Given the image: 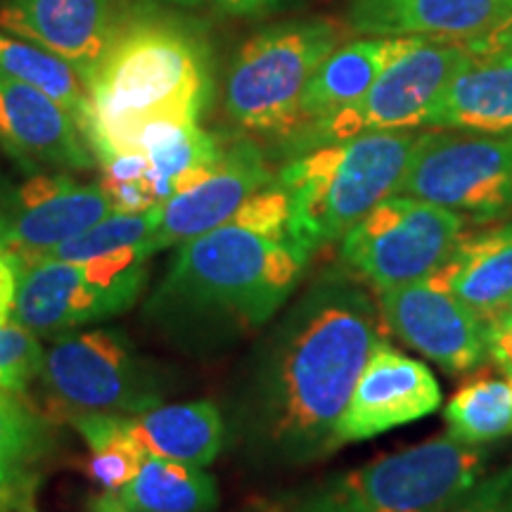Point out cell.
Masks as SVG:
<instances>
[{"mask_svg":"<svg viewBox=\"0 0 512 512\" xmlns=\"http://www.w3.org/2000/svg\"><path fill=\"white\" fill-rule=\"evenodd\" d=\"M41 377L62 406L136 415L159 406L162 384L121 332L86 330L57 339Z\"/></svg>","mask_w":512,"mask_h":512,"instance_id":"obj_10","label":"cell"},{"mask_svg":"<svg viewBox=\"0 0 512 512\" xmlns=\"http://www.w3.org/2000/svg\"><path fill=\"white\" fill-rule=\"evenodd\" d=\"M505 313H512V302H510V306H508V311H505Z\"/></svg>","mask_w":512,"mask_h":512,"instance_id":"obj_38","label":"cell"},{"mask_svg":"<svg viewBox=\"0 0 512 512\" xmlns=\"http://www.w3.org/2000/svg\"><path fill=\"white\" fill-rule=\"evenodd\" d=\"M425 38L377 36L337 46L313 72L302 98V128L354 105L370 91L384 69Z\"/></svg>","mask_w":512,"mask_h":512,"instance_id":"obj_20","label":"cell"},{"mask_svg":"<svg viewBox=\"0 0 512 512\" xmlns=\"http://www.w3.org/2000/svg\"><path fill=\"white\" fill-rule=\"evenodd\" d=\"M112 214L102 185L69 176H31L0 192V249L22 268Z\"/></svg>","mask_w":512,"mask_h":512,"instance_id":"obj_12","label":"cell"},{"mask_svg":"<svg viewBox=\"0 0 512 512\" xmlns=\"http://www.w3.org/2000/svg\"><path fill=\"white\" fill-rule=\"evenodd\" d=\"M377 302L387 328L444 373L465 375L489 361L486 320L430 278L384 290Z\"/></svg>","mask_w":512,"mask_h":512,"instance_id":"obj_13","label":"cell"},{"mask_svg":"<svg viewBox=\"0 0 512 512\" xmlns=\"http://www.w3.org/2000/svg\"><path fill=\"white\" fill-rule=\"evenodd\" d=\"M36 479L24 463L0 460V512H24L34 498Z\"/></svg>","mask_w":512,"mask_h":512,"instance_id":"obj_31","label":"cell"},{"mask_svg":"<svg viewBox=\"0 0 512 512\" xmlns=\"http://www.w3.org/2000/svg\"><path fill=\"white\" fill-rule=\"evenodd\" d=\"M418 136L408 131L363 133L318 145L280 171L290 200L287 235L311 259L342 240L377 204L399 192Z\"/></svg>","mask_w":512,"mask_h":512,"instance_id":"obj_4","label":"cell"},{"mask_svg":"<svg viewBox=\"0 0 512 512\" xmlns=\"http://www.w3.org/2000/svg\"><path fill=\"white\" fill-rule=\"evenodd\" d=\"M124 19V0H3L0 5V29L62 57L83 83Z\"/></svg>","mask_w":512,"mask_h":512,"instance_id":"obj_15","label":"cell"},{"mask_svg":"<svg viewBox=\"0 0 512 512\" xmlns=\"http://www.w3.org/2000/svg\"><path fill=\"white\" fill-rule=\"evenodd\" d=\"M81 133L98 162L133 152L155 121L197 124L211 95L207 53L166 17H126L91 79Z\"/></svg>","mask_w":512,"mask_h":512,"instance_id":"obj_3","label":"cell"},{"mask_svg":"<svg viewBox=\"0 0 512 512\" xmlns=\"http://www.w3.org/2000/svg\"><path fill=\"white\" fill-rule=\"evenodd\" d=\"M0 252H3V249H0Z\"/></svg>","mask_w":512,"mask_h":512,"instance_id":"obj_40","label":"cell"},{"mask_svg":"<svg viewBox=\"0 0 512 512\" xmlns=\"http://www.w3.org/2000/svg\"><path fill=\"white\" fill-rule=\"evenodd\" d=\"M41 446L43 432L38 420L0 389V460L29 463Z\"/></svg>","mask_w":512,"mask_h":512,"instance_id":"obj_29","label":"cell"},{"mask_svg":"<svg viewBox=\"0 0 512 512\" xmlns=\"http://www.w3.org/2000/svg\"><path fill=\"white\" fill-rule=\"evenodd\" d=\"M441 387L425 363L382 342L370 354L337 425V448L437 413Z\"/></svg>","mask_w":512,"mask_h":512,"instance_id":"obj_14","label":"cell"},{"mask_svg":"<svg viewBox=\"0 0 512 512\" xmlns=\"http://www.w3.org/2000/svg\"><path fill=\"white\" fill-rule=\"evenodd\" d=\"M69 420L91 448V458L86 463L88 477L112 494L124 489L147 458L143 446L131 434L126 415L81 411L69 415Z\"/></svg>","mask_w":512,"mask_h":512,"instance_id":"obj_26","label":"cell"},{"mask_svg":"<svg viewBox=\"0 0 512 512\" xmlns=\"http://www.w3.org/2000/svg\"><path fill=\"white\" fill-rule=\"evenodd\" d=\"M46 351L41 349L34 332L8 320L0 325V389L24 392L36 375H41Z\"/></svg>","mask_w":512,"mask_h":512,"instance_id":"obj_28","label":"cell"},{"mask_svg":"<svg viewBox=\"0 0 512 512\" xmlns=\"http://www.w3.org/2000/svg\"><path fill=\"white\" fill-rule=\"evenodd\" d=\"M453 512H512V463L482 479Z\"/></svg>","mask_w":512,"mask_h":512,"instance_id":"obj_30","label":"cell"},{"mask_svg":"<svg viewBox=\"0 0 512 512\" xmlns=\"http://www.w3.org/2000/svg\"><path fill=\"white\" fill-rule=\"evenodd\" d=\"M486 354L503 375L512 377V313L486 323Z\"/></svg>","mask_w":512,"mask_h":512,"instance_id":"obj_33","label":"cell"},{"mask_svg":"<svg viewBox=\"0 0 512 512\" xmlns=\"http://www.w3.org/2000/svg\"><path fill=\"white\" fill-rule=\"evenodd\" d=\"M102 190L112 204V211H145L157 207L155 190H152L150 174L145 178H131V181H114V178H102Z\"/></svg>","mask_w":512,"mask_h":512,"instance_id":"obj_32","label":"cell"},{"mask_svg":"<svg viewBox=\"0 0 512 512\" xmlns=\"http://www.w3.org/2000/svg\"><path fill=\"white\" fill-rule=\"evenodd\" d=\"M0 143L19 159H34L64 169H91L98 162L79 124L60 102L3 74Z\"/></svg>","mask_w":512,"mask_h":512,"instance_id":"obj_17","label":"cell"},{"mask_svg":"<svg viewBox=\"0 0 512 512\" xmlns=\"http://www.w3.org/2000/svg\"><path fill=\"white\" fill-rule=\"evenodd\" d=\"M19 273H22V264L15 256L0 252V325L8 323L15 309Z\"/></svg>","mask_w":512,"mask_h":512,"instance_id":"obj_35","label":"cell"},{"mask_svg":"<svg viewBox=\"0 0 512 512\" xmlns=\"http://www.w3.org/2000/svg\"><path fill=\"white\" fill-rule=\"evenodd\" d=\"M387 330L380 302L349 268L318 278L256 363L242 401V441L285 465L337 451L339 420Z\"/></svg>","mask_w":512,"mask_h":512,"instance_id":"obj_1","label":"cell"},{"mask_svg":"<svg viewBox=\"0 0 512 512\" xmlns=\"http://www.w3.org/2000/svg\"><path fill=\"white\" fill-rule=\"evenodd\" d=\"M264 3H271V0H264Z\"/></svg>","mask_w":512,"mask_h":512,"instance_id":"obj_39","label":"cell"},{"mask_svg":"<svg viewBox=\"0 0 512 512\" xmlns=\"http://www.w3.org/2000/svg\"><path fill=\"white\" fill-rule=\"evenodd\" d=\"M126 420L147 456L185 465L207 467L214 463L226 437L223 415L211 401L155 406L150 411L126 415Z\"/></svg>","mask_w":512,"mask_h":512,"instance_id":"obj_22","label":"cell"},{"mask_svg":"<svg viewBox=\"0 0 512 512\" xmlns=\"http://www.w3.org/2000/svg\"><path fill=\"white\" fill-rule=\"evenodd\" d=\"M178 3H197V0H178ZM211 3L233 12H252L256 8H261V5H266L264 0H211Z\"/></svg>","mask_w":512,"mask_h":512,"instance_id":"obj_37","label":"cell"},{"mask_svg":"<svg viewBox=\"0 0 512 512\" xmlns=\"http://www.w3.org/2000/svg\"><path fill=\"white\" fill-rule=\"evenodd\" d=\"M422 126L512 136V57L467 55Z\"/></svg>","mask_w":512,"mask_h":512,"instance_id":"obj_19","label":"cell"},{"mask_svg":"<svg viewBox=\"0 0 512 512\" xmlns=\"http://www.w3.org/2000/svg\"><path fill=\"white\" fill-rule=\"evenodd\" d=\"M0 74L34 86L48 98L60 102L79 128L86 121L88 110H91L86 83L72 64H67L50 50L19 36L0 34Z\"/></svg>","mask_w":512,"mask_h":512,"instance_id":"obj_24","label":"cell"},{"mask_svg":"<svg viewBox=\"0 0 512 512\" xmlns=\"http://www.w3.org/2000/svg\"><path fill=\"white\" fill-rule=\"evenodd\" d=\"M266 185H271V174L259 147L249 140L226 147L200 183L162 204V223L155 235L159 252L228 223L247 197Z\"/></svg>","mask_w":512,"mask_h":512,"instance_id":"obj_16","label":"cell"},{"mask_svg":"<svg viewBox=\"0 0 512 512\" xmlns=\"http://www.w3.org/2000/svg\"><path fill=\"white\" fill-rule=\"evenodd\" d=\"M470 55H508L512 57V8L489 29L463 43Z\"/></svg>","mask_w":512,"mask_h":512,"instance_id":"obj_34","label":"cell"},{"mask_svg":"<svg viewBox=\"0 0 512 512\" xmlns=\"http://www.w3.org/2000/svg\"><path fill=\"white\" fill-rule=\"evenodd\" d=\"M306 261L290 235L228 221L183 242L147 309L183 335L259 328L283 309Z\"/></svg>","mask_w":512,"mask_h":512,"instance_id":"obj_2","label":"cell"},{"mask_svg":"<svg viewBox=\"0 0 512 512\" xmlns=\"http://www.w3.org/2000/svg\"><path fill=\"white\" fill-rule=\"evenodd\" d=\"M512 8V0H354L349 22L366 36L465 43Z\"/></svg>","mask_w":512,"mask_h":512,"instance_id":"obj_18","label":"cell"},{"mask_svg":"<svg viewBox=\"0 0 512 512\" xmlns=\"http://www.w3.org/2000/svg\"><path fill=\"white\" fill-rule=\"evenodd\" d=\"M456 211L408 195H392L342 238V261L377 294L430 278L463 238Z\"/></svg>","mask_w":512,"mask_h":512,"instance_id":"obj_8","label":"cell"},{"mask_svg":"<svg viewBox=\"0 0 512 512\" xmlns=\"http://www.w3.org/2000/svg\"><path fill=\"white\" fill-rule=\"evenodd\" d=\"M337 46L339 29L330 22L278 24L256 34L228 72L230 119L249 131L297 133L306 86Z\"/></svg>","mask_w":512,"mask_h":512,"instance_id":"obj_6","label":"cell"},{"mask_svg":"<svg viewBox=\"0 0 512 512\" xmlns=\"http://www.w3.org/2000/svg\"><path fill=\"white\" fill-rule=\"evenodd\" d=\"M396 195L418 197L477 221L512 214V136L422 133Z\"/></svg>","mask_w":512,"mask_h":512,"instance_id":"obj_9","label":"cell"},{"mask_svg":"<svg viewBox=\"0 0 512 512\" xmlns=\"http://www.w3.org/2000/svg\"><path fill=\"white\" fill-rule=\"evenodd\" d=\"M430 280L479 313L486 323L512 302V221L477 235H463Z\"/></svg>","mask_w":512,"mask_h":512,"instance_id":"obj_21","label":"cell"},{"mask_svg":"<svg viewBox=\"0 0 512 512\" xmlns=\"http://www.w3.org/2000/svg\"><path fill=\"white\" fill-rule=\"evenodd\" d=\"M91 512H128V510L124 508V503L119 501L117 494H112V491H105L102 496L93 498Z\"/></svg>","mask_w":512,"mask_h":512,"instance_id":"obj_36","label":"cell"},{"mask_svg":"<svg viewBox=\"0 0 512 512\" xmlns=\"http://www.w3.org/2000/svg\"><path fill=\"white\" fill-rule=\"evenodd\" d=\"M489 451L441 434L330 477L299 512H453L484 479Z\"/></svg>","mask_w":512,"mask_h":512,"instance_id":"obj_5","label":"cell"},{"mask_svg":"<svg viewBox=\"0 0 512 512\" xmlns=\"http://www.w3.org/2000/svg\"><path fill=\"white\" fill-rule=\"evenodd\" d=\"M117 496L128 512H211L219 503V489L204 467L157 456H147Z\"/></svg>","mask_w":512,"mask_h":512,"instance_id":"obj_23","label":"cell"},{"mask_svg":"<svg viewBox=\"0 0 512 512\" xmlns=\"http://www.w3.org/2000/svg\"><path fill=\"white\" fill-rule=\"evenodd\" d=\"M463 43L425 41L389 64L354 105L306 126V143L328 145L363 133L411 131L467 60Z\"/></svg>","mask_w":512,"mask_h":512,"instance_id":"obj_11","label":"cell"},{"mask_svg":"<svg viewBox=\"0 0 512 512\" xmlns=\"http://www.w3.org/2000/svg\"><path fill=\"white\" fill-rule=\"evenodd\" d=\"M159 223H162V204L145 211H133V214L131 211H112L95 226L50 249L46 256L60 261H88L140 245H155L159 252L155 242Z\"/></svg>","mask_w":512,"mask_h":512,"instance_id":"obj_27","label":"cell"},{"mask_svg":"<svg viewBox=\"0 0 512 512\" xmlns=\"http://www.w3.org/2000/svg\"><path fill=\"white\" fill-rule=\"evenodd\" d=\"M155 252V245H140L88 261L41 256L19 273L12 316L31 332L53 335L124 313L143 290Z\"/></svg>","mask_w":512,"mask_h":512,"instance_id":"obj_7","label":"cell"},{"mask_svg":"<svg viewBox=\"0 0 512 512\" xmlns=\"http://www.w3.org/2000/svg\"><path fill=\"white\" fill-rule=\"evenodd\" d=\"M446 434L470 446L512 437V377L465 382L444 408Z\"/></svg>","mask_w":512,"mask_h":512,"instance_id":"obj_25","label":"cell"}]
</instances>
